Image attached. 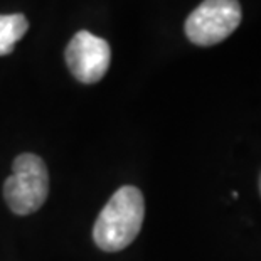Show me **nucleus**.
<instances>
[{
  "mask_svg": "<svg viewBox=\"0 0 261 261\" xmlns=\"http://www.w3.org/2000/svg\"><path fill=\"white\" fill-rule=\"evenodd\" d=\"M110 44L88 31L76 32L66 47V63L69 71L85 85H93L101 80L110 68Z\"/></svg>",
  "mask_w": 261,
  "mask_h": 261,
  "instance_id": "20e7f679",
  "label": "nucleus"
},
{
  "mask_svg": "<svg viewBox=\"0 0 261 261\" xmlns=\"http://www.w3.org/2000/svg\"><path fill=\"white\" fill-rule=\"evenodd\" d=\"M49 194V174L41 157L22 153L14 160L12 175L4 184L5 202L19 216L32 214L46 202Z\"/></svg>",
  "mask_w": 261,
  "mask_h": 261,
  "instance_id": "f03ea898",
  "label": "nucleus"
},
{
  "mask_svg": "<svg viewBox=\"0 0 261 261\" xmlns=\"http://www.w3.org/2000/svg\"><path fill=\"white\" fill-rule=\"evenodd\" d=\"M259 191H261V177H259Z\"/></svg>",
  "mask_w": 261,
  "mask_h": 261,
  "instance_id": "423d86ee",
  "label": "nucleus"
},
{
  "mask_svg": "<svg viewBox=\"0 0 261 261\" xmlns=\"http://www.w3.org/2000/svg\"><path fill=\"white\" fill-rule=\"evenodd\" d=\"M29 22L22 14L0 15V56H7L14 51L15 44L25 36Z\"/></svg>",
  "mask_w": 261,
  "mask_h": 261,
  "instance_id": "39448f33",
  "label": "nucleus"
},
{
  "mask_svg": "<svg viewBox=\"0 0 261 261\" xmlns=\"http://www.w3.org/2000/svg\"><path fill=\"white\" fill-rule=\"evenodd\" d=\"M143 218L145 201L140 189L120 187L99 213L93 227V240L103 251H121L137 240Z\"/></svg>",
  "mask_w": 261,
  "mask_h": 261,
  "instance_id": "f257e3e1",
  "label": "nucleus"
},
{
  "mask_svg": "<svg viewBox=\"0 0 261 261\" xmlns=\"http://www.w3.org/2000/svg\"><path fill=\"white\" fill-rule=\"evenodd\" d=\"M243 12L238 0H204L186 20V36L196 46L223 42L241 24Z\"/></svg>",
  "mask_w": 261,
  "mask_h": 261,
  "instance_id": "7ed1b4c3",
  "label": "nucleus"
}]
</instances>
